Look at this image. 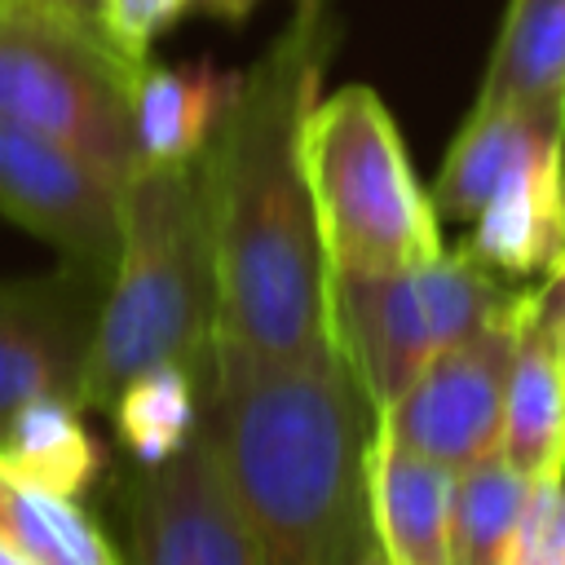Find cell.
I'll list each match as a JSON object with an SVG mask.
<instances>
[{"instance_id":"ac0fdd59","label":"cell","mask_w":565,"mask_h":565,"mask_svg":"<svg viewBox=\"0 0 565 565\" xmlns=\"http://www.w3.org/2000/svg\"><path fill=\"white\" fill-rule=\"evenodd\" d=\"M0 459L18 477L71 499L93 490L106 472V446L84 424V406L66 397H40L22 406L0 433Z\"/></svg>"},{"instance_id":"d4e9b609","label":"cell","mask_w":565,"mask_h":565,"mask_svg":"<svg viewBox=\"0 0 565 565\" xmlns=\"http://www.w3.org/2000/svg\"><path fill=\"white\" fill-rule=\"evenodd\" d=\"M296 22H300V26L327 22V18H322V0H296Z\"/></svg>"},{"instance_id":"9a60e30c","label":"cell","mask_w":565,"mask_h":565,"mask_svg":"<svg viewBox=\"0 0 565 565\" xmlns=\"http://www.w3.org/2000/svg\"><path fill=\"white\" fill-rule=\"evenodd\" d=\"M238 79L243 71H221L212 62H177V66L146 62L132 102L141 163L203 159L238 93Z\"/></svg>"},{"instance_id":"5bb4252c","label":"cell","mask_w":565,"mask_h":565,"mask_svg":"<svg viewBox=\"0 0 565 565\" xmlns=\"http://www.w3.org/2000/svg\"><path fill=\"white\" fill-rule=\"evenodd\" d=\"M371 525L388 565H450V490L455 472L402 450L380 428L366 450Z\"/></svg>"},{"instance_id":"30bf717a","label":"cell","mask_w":565,"mask_h":565,"mask_svg":"<svg viewBox=\"0 0 565 565\" xmlns=\"http://www.w3.org/2000/svg\"><path fill=\"white\" fill-rule=\"evenodd\" d=\"M124 530V565H260L203 424L181 455L132 472Z\"/></svg>"},{"instance_id":"4316f807","label":"cell","mask_w":565,"mask_h":565,"mask_svg":"<svg viewBox=\"0 0 565 565\" xmlns=\"http://www.w3.org/2000/svg\"><path fill=\"white\" fill-rule=\"evenodd\" d=\"M358 565H388V556H384V552H380V543H375V547H371V552H366Z\"/></svg>"},{"instance_id":"8fae6325","label":"cell","mask_w":565,"mask_h":565,"mask_svg":"<svg viewBox=\"0 0 565 565\" xmlns=\"http://www.w3.org/2000/svg\"><path fill=\"white\" fill-rule=\"evenodd\" d=\"M499 455L530 481L565 477V274L543 278L525 309Z\"/></svg>"},{"instance_id":"7402d4cb","label":"cell","mask_w":565,"mask_h":565,"mask_svg":"<svg viewBox=\"0 0 565 565\" xmlns=\"http://www.w3.org/2000/svg\"><path fill=\"white\" fill-rule=\"evenodd\" d=\"M185 9L190 0H106V31L124 53H132L137 62H150V44Z\"/></svg>"},{"instance_id":"484cf974","label":"cell","mask_w":565,"mask_h":565,"mask_svg":"<svg viewBox=\"0 0 565 565\" xmlns=\"http://www.w3.org/2000/svg\"><path fill=\"white\" fill-rule=\"evenodd\" d=\"M0 565H31V561H26L22 552H13V547H9L4 539H0Z\"/></svg>"},{"instance_id":"603a6c76","label":"cell","mask_w":565,"mask_h":565,"mask_svg":"<svg viewBox=\"0 0 565 565\" xmlns=\"http://www.w3.org/2000/svg\"><path fill=\"white\" fill-rule=\"evenodd\" d=\"M190 9L216 13V18H225V22H243V18L256 9V0H190Z\"/></svg>"},{"instance_id":"d6986e66","label":"cell","mask_w":565,"mask_h":565,"mask_svg":"<svg viewBox=\"0 0 565 565\" xmlns=\"http://www.w3.org/2000/svg\"><path fill=\"white\" fill-rule=\"evenodd\" d=\"M110 424L137 468H159L181 455L203 424V380L185 366H154L132 375L115 402Z\"/></svg>"},{"instance_id":"ba28073f","label":"cell","mask_w":565,"mask_h":565,"mask_svg":"<svg viewBox=\"0 0 565 565\" xmlns=\"http://www.w3.org/2000/svg\"><path fill=\"white\" fill-rule=\"evenodd\" d=\"M102 296L106 274L75 260L0 282V433L40 397L84 406Z\"/></svg>"},{"instance_id":"3957f363","label":"cell","mask_w":565,"mask_h":565,"mask_svg":"<svg viewBox=\"0 0 565 565\" xmlns=\"http://www.w3.org/2000/svg\"><path fill=\"white\" fill-rule=\"evenodd\" d=\"M154 366L216 371V252L207 168L141 163L124 181V234L106 274L84 411H110L115 393Z\"/></svg>"},{"instance_id":"52a82bcc","label":"cell","mask_w":565,"mask_h":565,"mask_svg":"<svg viewBox=\"0 0 565 565\" xmlns=\"http://www.w3.org/2000/svg\"><path fill=\"white\" fill-rule=\"evenodd\" d=\"M534 287L539 282H530V291L508 313H499L468 340L441 349L384 411H375V428L402 450L437 459L450 472L494 455L503 437L512 353Z\"/></svg>"},{"instance_id":"7a4b0ae2","label":"cell","mask_w":565,"mask_h":565,"mask_svg":"<svg viewBox=\"0 0 565 565\" xmlns=\"http://www.w3.org/2000/svg\"><path fill=\"white\" fill-rule=\"evenodd\" d=\"M203 428L260 565H358L375 547V406L335 349L287 366H216Z\"/></svg>"},{"instance_id":"277c9868","label":"cell","mask_w":565,"mask_h":565,"mask_svg":"<svg viewBox=\"0 0 565 565\" xmlns=\"http://www.w3.org/2000/svg\"><path fill=\"white\" fill-rule=\"evenodd\" d=\"M300 154L327 269H406L446 252L433 194L371 84L318 97L300 128Z\"/></svg>"},{"instance_id":"8992f818","label":"cell","mask_w":565,"mask_h":565,"mask_svg":"<svg viewBox=\"0 0 565 565\" xmlns=\"http://www.w3.org/2000/svg\"><path fill=\"white\" fill-rule=\"evenodd\" d=\"M525 291L530 282L490 274L463 247H446L406 269H331V344L366 402L384 411L441 349L508 313Z\"/></svg>"},{"instance_id":"6da1fadb","label":"cell","mask_w":565,"mask_h":565,"mask_svg":"<svg viewBox=\"0 0 565 565\" xmlns=\"http://www.w3.org/2000/svg\"><path fill=\"white\" fill-rule=\"evenodd\" d=\"M327 22H291L238 79L203 154L216 252V366H287L331 353L327 252L300 128L327 66Z\"/></svg>"},{"instance_id":"cb8c5ba5","label":"cell","mask_w":565,"mask_h":565,"mask_svg":"<svg viewBox=\"0 0 565 565\" xmlns=\"http://www.w3.org/2000/svg\"><path fill=\"white\" fill-rule=\"evenodd\" d=\"M35 4H53V9H62V13H75V18H84V22L106 26V0H35Z\"/></svg>"},{"instance_id":"ffe728a7","label":"cell","mask_w":565,"mask_h":565,"mask_svg":"<svg viewBox=\"0 0 565 565\" xmlns=\"http://www.w3.org/2000/svg\"><path fill=\"white\" fill-rule=\"evenodd\" d=\"M534 481L499 450L459 468L450 490V565H503Z\"/></svg>"},{"instance_id":"2e32d148","label":"cell","mask_w":565,"mask_h":565,"mask_svg":"<svg viewBox=\"0 0 565 565\" xmlns=\"http://www.w3.org/2000/svg\"><path fill=\"white\" fill-rule=\"evenodd\" d=\"M530 102L565 115V0H508L477 106Z\"/></svg>"},{"instance_id":"44dd1931","label":"cell","mask_w":565,"mask_h":565,"mask_svg":"<svg viewBox=\"0 0 565 565\" xmlns=\"http://www.w3.org/2000/svg\"><path fill=\"white\" fill-rule=\"evenodd\" d=\"M503 565H565V477L534 481Z\"/></svg>"},{"instance_id":"5b68a950","label":"cell","mask_w":565,"mask_h":565,"mask_svg":"<svg viewBox=\"0 0 565 565\" xmlns=\"http://www.w3.org/2000/svg\"><path fill=\"white\" fill-rule=\"evenodd\" d=\"M141 66L106 26L35 0H0V119L44 132L115 177H132Z\"/></svg>"},{"instance_id":"7c38bea8","label":"cell","mask_w":565,"mask_h":565,"mask_svg":"<svg viewBox=\"0 0 565 565\" xmlns=\"http://www.w3.org/2000/svg\"><path fill=\"white\" fill-rule=\"evenodd\" d=\"M565 150V115L530 102H499V106H477L468 110L463 128L455 132L437 181H433V207L441 221L468 225L494 190L516 177L521 168Z\"/></svg>"},{"instance_id":"e0dca14e","label":"cell","mask_w":565,"mask_h":565,"mask_svg":"<svg viewBox=\"0 0 565 565\" xmlns=\"http://www.w3.org/2000/svg\"><path fill=\"white\" fill-rule=\"evenodd\" d=\"M0 539L31 565H124L79 499L18 477L0 459Z\"/></svg>"},{"instance_id":"4fadbf2b","label":"cell","mask_w":565,"mask_h":565,"mask_svg":"<svg viewBox=\"0 0 565 565\" xmlns=\"http://www.w3.org/2000/svg\"><path fill=\"white\" fill-rule=\"evenodd\" d=\"M459 247L508 282L565 274V150L508 177Z\"/></svg>"},{"instance_id":"9c48e42d","label":"cell","mask_w":565,"mask_h":565,"mask_svg":"<svg viewBox=\"0 0 565 565\" xmlns=\"http://www.w3.org/2000/svg\"><path fill=\"white\" fill-rule=\"evenodd\" d=\"M0 216L66 260L110 274L124 234V177L44 132L0 119Z\"/></svg>"}]
</instances>
